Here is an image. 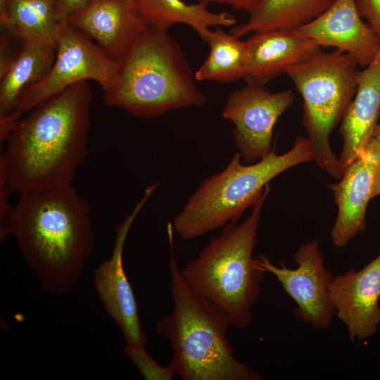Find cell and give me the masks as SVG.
Masks as SVG:
<instances>
[{"label":"cell","mask_w":380,"mask_h":380,"mask_svg":"<svg viewBox=\"0 0 380 380\" xmlns=\"http://www.w3.org/2000/svg\"><path fill=\"white\" fill-rule=\"evenodd\" d=\"M357 63L348 53L322 50L290 68L287 74L300 94L303 125L319 167L340 179L343 170L329 137L342 121L356 93Z\"/></svg>","instance_id":"cell-7"},{"label":"cell","mask_w":380,"mask_h":380,"mask_svg":"<svg viewBox=\"0 0 380 380\" xmlns=\"http://www.w3.org/2000/svg\"><path fill=\"white\" fill-rule=\"evenodd\" d=\"M91 0H55L58 20L61 22L68 15L76 12Z\"/></svg>","instance_id":"cell-26"},{"label":"cell","mask_w":380,"mask_h":380,"mask_svg":"<svg viewBox=\"0 0 380 380\" xmlns=\"http://www.w3.org/2000/svg\"><path fill=\"white\" fill-rule=\"evenodd\" d=\"M356 6L361 18L380 37V0H356Z\"/></svg>","instance_id":"cell-25"},{"label":"cell","mask_w":380,"mask_h":380,"mask_svg":"<svg viewBox=\"0 0 380 380\" xmlns=\"http://www.w3.org/2000/svg\"><path fill=\"white\" fill-rule=\"evenodd\" d=\"M119 65L114 84L103 91L109 107L150 119L206 102L179 44L167 30L148 25Z\"/></svg>","instance_id":"cell-4"},{"label":"cell","mask_w":380,"mask_h":380,"mask_svg":"<svg viewBox=\"0 0 380 380\" xmlns=\"http://www.w3.org/2000/svg\"><path fill=\"white\" fill-rule=\"evenodd\" d=\"M210 46L209 55L194 73L197 81L231 83L244 79L247 71L248 44L220 27L203 38Z\"/></svg>","instance_id":"cell-21"},{"label":"cell","mask_w":380,"mask_h":380,"mask_svg":"<svg viewBox=\"0 0 380 380\" xmlns=\"http://www.w3.org/2000/svg\"><path fill=\"white\" fill-rule=\"evenodd\" d=\"M16 37L17 36L6 27L1 26L0 79L7 73L21 49H15L13 44Z\"/></svg>","instance_id":"cell-24"},{"label":"cell","mask_w":380,"mask_h":380,"mask_svg":"<svg viewBox=\"0 0 380 380\" xmlns=\"http://www.w3.org/2000/svg\"><path fill=\"white\" fill-rule=\"evenodd\" d=\"M258 263L265 273L273 274L296 304L295 316L315 329L328 328L335 315L330 289L334 278L326 267L317 240L303 244L296 251L297 267L291 269L273 264L260 255Z\"/></svg>","instance_id":"cell-10"},{"label":"cell","mask_w":380,"mask_h":380,"mask_svg":"<svg viewBox=\"0 0 380 380\" xmlns=\"http://www.w3.org/2000/svg\"><path fill=\"white\" fill-rule=\"evenodd\" d=\"M261 1L262 0H198V2L207 6L209 4H225L248 14L252 13Z\"/></svg>","instance_id":"cell-27"},{"label":"cell","mask_w":380,"mask_h":380,"mask_svg":"<svg viewBox=\"0 0 380 380\" xmlns=\"http://www.w3.org/2000/svg\"><path fill=\"white\" fill-rule=\"evenodd\" d=\"M235 153L219 173L205 179L173 217L172 228L183 240L202 236L229 224H236L253 207L275 177L296 165L314 160L308 138L298 137L287 152L274 148L260 160L244 165Z\"/></svg>","instance_id":"cell-6"},{"label":"cell","mask_w":380,"mask_h":380,"mask_svg":"<svg viewBox=\"0 0 380 380\" xmlns=\"http://www.w3.org/2000/svg\"><path fill=\"white\" fill-rule=\"evenodd\" d=\"M293 101L290 90L271 91L265 85L247 82L229 94L222 116L234 125L233 139L244 162L254 163L274 148L275 124Z\"/></svg>","instance_id":"cell-9"},{"label":"cell","mask_w":380,"mask_h":380,"mask_svg":"<svg viewBox=\"0 0 380 380\" xmlns=\"http://www.w3.org/2000/svg\"><path fill=\"white\" fill-rule=\"evenodd\" d=\"M246 42L247 71L243 80L261 85L322 50L315 41L294 30L255 32Z\"/></svg>","instance_id":"cell-16"},{"label":"cell","mask_w":380,"mask_h":380,"mask_svg":"<svg viewBox=\"0 0 380 380\" xmlns=\"http://www.w3.org/2000/svg\"><path fill=\"white\" fill-rule=\"evenodd\" d=\"M330 295L350 341H364L375 334L380 323V253L362 269L334 277Z\"/></svg>","instance_id":"cell-12"},{"label":"cell","mask_w":380,"mask_h":380,"mask_svg":"<svg viewBox=\"0 0 380 380\" xmlns=\"http://www.w3.org/2000/svg\"><path fill=\"white\" fill-rule=\"evenodd\" d=\"M380 113V47L358 73L357 90L339 127L343 142L338 157L343 172L368 146Z\"/></svg>","instance_id":"cell-17"},{"label":"cell","mask_w":380,"mask_h":380,"mask_svg":"<svg viewBox=\"0 0 380 380\" xmlns=\"http://www.w3.org/2000/svg\"><path fill=\"white\" fill-rule=\"evenodd\" d=\"M374 138L378 139L380 141V123L377 125L374 134Z\"/></svg>","instance_id":"cell-29"},{"label":"cell","mask_w":380,"mask_h":380,"mask_svg":"<svg viewBox=\"0 0 380 380\" xmlns=\"http://www.w3.org/2000/svg\"><path fill=\"white\" fill-rule=\"evenodd\" d=\"M60 23L55 0H11L0 13L1 26L25 42H56Z\"/></svg>","instance_id":"cell-22"},{"label":"cell","mask_w":380,"mask_h":380,"mask_svg":"<svg viewBox=\"0 0 380 380\" xmlns=\"http://www.w3.org/2000/svg\"><path fill=\"white\" fill-rule=\"evenodd\" d=\"M90 213L72 185L24 192L0 215V238L15 239L45 291L65 295L77 286L94 250Z\"/></svg>","instance_id":"cell-2"},{"label":"cell","mask_w":380,"mask_h":380,"mask_svg":"<svg viewBox=\"0 0 380 380\" xmlns=\"http://www.w3.org/2000/svg\"><path fill=\"white\" fill-rule=\"evenodd\" d=\"M380 163V141L372 138L367 147L343 170L338 182L330 184L338 208L331 231L333 245L346 246L366 227V210Z\"/></svg>","instance_id":"cell-14"},{"label":"cell","mask_w":380,"mask_h":380,"mask_svg":"<svg viewBox=\"0 0 380 380\" xmlns=\"http://www.w3.org/2000/svg\"><path fill=\"white\" fill-rule=\"evenodd\" d=\"M56 42V56L50 70L22 92L15 110L6 118L18 121L25 113L81 81L93 80L103 91L114 84L119 63L108 58L82 32L61 21Z\"/></svg>","instance_id":"cell-8"},{"label":"cell","mask_w":380,"mask_h":380,"mask_svg":"<svg viewBox=\"0 0 380 380\" xmlns=\"http://www.w3.org/2000/svg\"><path fill=\"white\" fill-rule=\"evenodd\" d=\"M123 351L146 380H172L176 374L169 364L166 366L158 364L145 347L125 344Z\"/></svg>","instance_id":"cell-23"},{"label":"cell","mask_w":380,"mask_h":380,"mask_svg":"<svg viewBox=\"0 0 380 380\" xmlns=\"http://www.w3.org/2000/svg\"><path fill=\"white\" fill-rule=\"evenodd\" d=\"M336 0H262L248 20L229 33L240 38L255 32L293 30L325 12Z\"/></svg>","instance_id":"cell-20"},{"label":"cell","mask_w":380,"mask_h":380,"mask_svg":"<svg viewBox=\"0 0 380 380\" xmlns=\"http://www.w3.org/2000/svg\"><path fill=\"white\" fill-rule=\"evenodd\" d=\"M57 42H23L7 73L0 79V119L11 115L22 92L43 79L56 58Z\"/></svg>","instance_id":"cell-19"},{"label":"cell","mask_w":380,"mask_h":380,"mask_svg":"<svg viewBox=\"0 0 380 380\" xmlns=\"http://www.w3.org/2000/svg\"><path fill=\"white\" fill-rule=\"evenodd\" d=\"M91 102L81 81L22 117L1 144V188L20 194L72 185L88 153Z\"/></svg>","instance_id":"cell-1"},{"label":"cell","mask_w":380,"mask_h":380,"mask_svg":"<svg viewBox=\"0 0 380 380\" xmlns=\"http://www.w3.org/2000/svg\"><path fill=\"white\" fill-rule=\"evenodd\" d=\"M270 191L267 184L252 207L251 213L239 224H229L210 239L198 257L181 271L198 293L229 315L232 327L250 326L265 272L253 257L261 211Z\"/></svg>","instance_id":"cell-5"},{"label":"cell","mask_w":380,"mask_h":380,"mask_svg":"<svg viewBox=\"0 0 380 380\" xmlns=\"http://www.w3.org/2000/svg\"><path fill=\"white\" fill-rule=\"evenodd\" d=\"M159 183L157 182L148 186L133 210L116 225L111 255L94 272L93 282L99 298L107 314L120 327L127 345L145 347L146 336L142 328L136 297L125 273L123 251L133 222Z\"/></svg>","instance_id":"cell-11"},{"label":"cell","mask_w":380,"mask_h":380,"mask_svg":"<svg viewBox=\"0 0 380 380\" xmlns=\"http://www.w3.org/2000/svg\"><path fill=\"white\" fill-rule=\"evenodd\" d=\"M63 21L78 29L120 63L148 26L135 0H91Z\"/></svg>","instance_id":"cell-13"},{"label":"cell","mask_w":380,"mask_h":380,"mask_svg":"<svg viewBox=\"0 0 380 380\" xmlns=\"http://www.w3.org/2000/svg\"><path fill=\"white\" fill-rule=\"evenodd\" d=\"M380 195V163L378 165L372 190V198Z\"/></svg>","instance_id":"cell-28"},{"label":"cell","mask_w":380,"mask_h":380,"mask_svg":"<svg viewBox=\"0 0 380 380\" xmlns=\"http://www.w3.org/2000/svg\"><path fill=\"white\" fill-rule=\"evenodd\" d=\"M170 244L169 289L173 310L156 322L157 334L172 351L168 364L183 380H262V376L234 356L227 333L229 315L195 290L182 275L173 246V228L167 225Z\"/></svg>","instance_id":"cell-3"},{"label":"cell","mask_w":380,"mask_h":380,"mask_svg":"<svg viewBox=\"0 0 380 380\" xmlns=\"http://www.w3.org/2000/svg\"><path fill=\"white\" fill-rule=\"evenodd\" d=\"M293 30L322 47L348 53L361 66L369 65L380 47V37L362 20L356 0H336L321 15Z\"/></svg>","instance_id":"cell-15"},{"label":"cell","mask_w":380,"mask_h":380,"mask_svg":"<svg viewBox=\"0 0 380 380\" xmlns=\"http://www.w3.org/2000/svg\"><path fill=\"white\" fill-rule=\"evenodd\" d=\"M137 8L147 25L167 30L177 24L190 26L203 39L213 27H230L237 20L226 11L213 12L200 2L183 0H135Z\"/></svg>","instance_id":"cell-18"}]
</instances>
